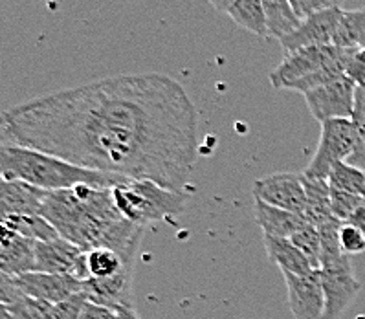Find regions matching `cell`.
Listing matches in <instances>:
<instances>
[{"label": "cell", "instance_id": "obj_1", "mask_svg": "<svg viewBox=\"0 0 365 319\" xmlns=\"http://www.w3.org/2000/svg\"><path fill=\"white\" fill-rule=\"evenodd\" d=\"M2 143L182 191L197 164L198 114L176 79L134 73L41 95L2 114Z\"/></svg>", "mask_w": 365, "mask_h": 319}, {"label": "cell", "instance_id": "obj_2", "mask_svg": "<svg viewBox=\"0 0 365 319\" xmlns=\"http://www.w3.org/2000/svg\"><path fill=\"white\" fill-rule=\"evenodd\" d=\"M43 216L52 222L61 237L83 251L108 248L120 253L127 264L136 263L145 228L121 215L112 189L79 186L48 191Z\"/></svg>", "mask_w": 365, "mask_h": 319}, {"label": "cell", "instance_id": "obj_3", "mask_svg": "<svg viewBox=\"0 0 365 319\" xmlns=\"http://www.w3.org/2000/svg\"><path fill=\"white\" fill-rule=\"evenodd\" d=\"M0 171L4 180H22L44 191L73 189L79 186L96 189H114L129 184V178L110 173H99L79 167L66 160L30 147L2 143L0 147Z\"/></svg>", "mask_w": 365, "mask_h": 319}, {"label": "cell", "instance_id": "obj_4", "mask_svg": "<svg viewBox=\"0 0 365 319\" xmlns=\"http://www.w3.org/2000/svg\"><path fill=\"white\" fill-rule=\"evenodd\" d=\"M118 209L127 220L145 228L150 222L169 220L184 213L185 193L171 191L150 180H133L112 189Z\"/></svg>", "mask_w": 365, "mask_h": 319}, {"label": "cell", "instance_id": "obj_5", "mask_svg": "<svg viewBox=\"0 0 365 319\" xmlns=\"http://www.w3.org/2000/svg\"><path fill=\"white\" fill-rule=\"evenodd\" d=\"M356 138H354V125L352 120H329L322 123L318 149L309 162L303 177L327 180L329 173L339 162H349L354 152Z\"/></svg>", "mask_w": 365, "mask_h": 319}, {"label": "cell", "instance_id": "obj_6", "mask_svg": "<svg viewBox=\"0 0 365 319\" xmlns=\"http://www.w3.org/2000/svg\"><path fill=\"white\" fill-rule=\"evenodd\" d=\"M351 50L352 48H339L334 44H329V46L301 48L297 52L287 53L284 59L270 73L272 87L277 88V90H288L292 83L325 68L327 65L347 56Z\"/></svg>", "mask_w": 365, "mask_h": 319}, {"label": "cell", "instance_id": "obj_7", "mask_svg": "<svg viewBox=\"0 0 365 319\" xmlns=\"http://www.w3.org/2000/svg\"><path fill=\"white\" fill-rule=\"evenodd\" d=\"M358 87L347 75L327 83L323 87L310 90L305 94L307 107L319 123L329 120H351L356 107Z\"/></svg>", "mask_w": 365, "mask_h": 319}, {"label": "cell", "instance_id": "obj_8", "mask_svg": "<svg viewBox=\"0 0 365 319\" xmlns=\"http://www.w3.org/2000/svg\"><path fill=\"white\" fill-rule=\"evenodd\" d=\"M35 272L72 276L81 281L91 279L88 266H86V251L63 237L56 239V241L37 242Z\"/></svg>", "mask_w": 365, "mask_h": 319}, {"label": "cell", "instance_id": "obj_9", "mask_svg": "<svg viewBox=\"0 0 365 319\" xmlns=\"http://www.w3.org/2000/svg\"><path fill=\"white\" fill-rule=\"evenodd\" d=\"M255 200L279 207L292 213L305 215L307 191L305 177L299 173H274L259 178L254 184Z\"/></svg>", "mask_w": 365, "mask_h": 319}, {"label": "cell", "instance_id": "obj_10", "mask_svg": "<svg viewBox=\"0 0 365 319\" xmlns=\"http://www.w3.org/2000/svg\"><path fill=\"white\" fill-rule=\"evenodd\" d=\"M341 14H344V8H334L303 19L299 26L292 33H288L284 39L279 41L284 53L297 52L301 48L334 44V37L336 31H338L339 21H341Z\"/></svg>", "mask_w": 365, "mask_h": 319}, {"label": "cell", "instance_id": "obj_11", "mask_svg": "<svg viewBox=\"0 0 365 319\" xmlns=\"http://www.w3.org/2000/svg\"><path fill=\"white\" fill-rule=\"evenodd\" d=\"M288 292V306L294 319H323L325 315V293L318 272L310 276L283 273Z\"/></svg>", "mask_w": 365, "mask_h": 319}, {"label": "cell", "instance_id": "obj_12", "mask_svg": "<svg viewBox=\"0 0 365 319\" xmlns=\"http://www.w3.org/2000/svg\"><path fill=\"white\" fill-rule=\"evenodd\" d=\"M15 283L30 298L50 303V305H57L73 293L85 290V281L72 276H59V273L30 272L15 277Z\"/></svg>", "mask_w": 365, "mask_h": 319}, {"label": "cell", "instance_id": "obj_13", "mask_svg": "<svg viewBox=\"0 0 365 319\" xmlns=\"http://www.w3.org/2000/svg\"><path fill=\"white\" fill-rule=\"evenodd\" d=\"M134 270H123L121 273L108 279H91L85 281V293L88 301L96 305L107 306L112 310L121 308H134V292H133Z\"/></svg>", "mask_w": 365, "mask_h": 319}, {"label": "cell", "instance_id": "obj_14", "mask_svg": "<svg viewBox=\"0 0 365 319\" xmlns=\"http://www.w3.org/2000/svg\"><path fill=\"white\" fill-rule=\"evenodd\" d=\"M48 191L22 180H4L0 191V216L43 215Z\"/></svg>", "mask_w": 365, "mask_h": 319}, {"label": "cell", "instance_id": "obj_15", "mask_svg": "<svg viewBox=\"0 0 365 319\" xmlns=\"http://www.w3.org/2000/svg\"><path fill=\"white\" fill-rule=\"evenodd\" d=\"M35 246L37 242L22 237L2 226L0 241V270L6 276L19 277L35 272Z\"/></svg>", "mask_w": 365, "mask_h": 319}, {"label": "cell", "instance_id": "obj_16", "mask_svg": "<svg viewBox=\"0 0 365 319\" xmlns=\"http://www.w3.org/2000/svg\"><path fill=\"white\" fill-rule=\"evenodd\" d=\"M319 277H322L323 293H325L323 319H338L360 293V281L354 277V272H323L319 270Z\"/></svg>", "mask_w": 365, "mask_h": 319}, {"label": "cell", "instance_id": "obj_17", "mask_svg": "<svg viewBox=\"0 0 365 319\" xmlns=\"http://www.w3.org/2000/svg\"><path fill=\"white\" fill-rule=\"evenodd\" d=\"M255 220L262 229V235L277 239H290L294 233L309 224L305 215L268 206L261 200H255Z\"/></svg>", "mask_w": 365, "mask_h": 319}, {"label": "cell", "instance_id": "obj_18", "mask_svg": "<svg viewBox=\"0 0 365 319\" xmlns=\"http://www.w3.org/2000/svg\"><path fill=\"white\" fill-rule=\"evenodd\" d=\"M264 242V250L274 264H277L281 273H292V276H310V273L318 272L312 266L305 253L294 244L290 239H277L267 237L262 235Z\"/></svg>", "mask_w": 365, "mask_h": 319}, {"label": "cell", "instance_id": "obj_19", "mask_svg": "<svg viewBox=\"0 0 365 319\" xmlns=\"http://www.w3.org/2000/svg\"><path fill=\"white\" fill-rule=\"evenodd\" d=\"M344 222L338 219H332L319 228L322 235V263L319 270L323 272H352L351 255L345 253L341 241H339V231H341Z\"/></svg>", "mask_w": 365, "mask_h": 319}, {"label": "cell", "instance_id": "obj_20", "mask_svg": "<svg viewBox=\"0 0 365 319\" xmlns=\"http://www.w3.org/2000/svg\"><path fill=\"white\" fill-rule=\"evenodd\" d=\"M305 219L310 226L319 229L323 224H327V222H331L334 219L331 207V186H329V180L305 177Z\"/></svg>", "mask_w": 365, "mask_h": 319}, {"label": "cell", "instance_id": "obj_21", "mask_svg": "<svg viewBox=\"0 0 365 319\" xmlns=\"http://www.w3.org/2000/svg\"><path fill=\"white\" fill-rule=\"evenodd\" d=\"M264 15H267L268 37L272 39H284L301 24L292 8V0H261Z\"/></svg>", "mask_w": 365, "mask_h": 319}, {"label": "cell", "instance_id": "obj_22", "mask_svg": "<svg viewBox=\"0 0 365 319\" xmlns=\"http://www.w3.org/2000/svg\"><path fill=\"white\" fill-rule=\"evenodd\" d=\"M2 226L22 237L31 239L35 242H48L59 239V231L52 222L43 215H11L2 219Z\"/></svg>", "mask_w": 365, "mask_h": 319}, {"label": "cell", "instance_id": "obj_23", "mask_svg": "<svg viewBox=\"0 0 365 319\" xmlns=\"http://www.w3.org/2000/svg\"><path fill=\"white\" fill-rule=\"evenodd\" d=\"M228 15L242 30L268 39L267 15H264L261 0H233Z\"/></svg>", "mask_w": 365, "mask_h": 319}, {"label": "cell", "instance_id": "obj_24", "mask_svg": "<svg viewBox=\"0 0 365 319\" xmlns=\"http://www.w3.org/2000/svg\"><path fill=\"white\" fill-rule=\"evenodd\" d=\"M0 319H52V305L30 298L28 293H17L11 301L0 303Z\"/></svg>", "mask_w": 365, "mask_h": 319}, {"label": "cell", "instance_id": "obj_25", "mask_svg": "<svg viewBox=\"0 0 365 319\" xmlns=\"http://www.w3.org/2000/svg\"><path fill=\"white\" fill-rule=\"evenodd\" d=\"M86 266H88L91 277L94 279H108V277L118 276L129 268L134 270V264H127L121 259L120 253L108 250V248H96V250L86 251Z\"/></svg>", "mask_w": 365, "mask_h": 319}, {"label": "cell", "instance_id": "obj_26", "mask_svg": "<svg viewBox=\"0 0 365 319\" xmlns=\"http://www.w3.org/2000/svg\"><path fill=\"white\" fill-rule=\"evenodd\" d=\"M365 35V8L344 9L338 31L334 37V46L358 48Z\"/></svg>", "mask_w": 365, "mask_h": 319}, {"label": "cell", "instance_id": "obj_27", "mask_svg": "<svg viewBox=\"0 0 365 319\" xmlns=\"http://www.w3.org/2000/svg\"><path fill=\"white\" fill-rule=\"evenodd\" d=\"M327 180H329V186L332 189L365 197V171L356 167V165L349 164V162H339V164H336L331 173H329Z\"/></svg>", "mask_w": 365, "mask_h": 319}, {"label": "cell", "instance_id": "obj_28", "mask_svg": "<svg viewBox=\"0 0 365 319\" xmlns=\"http://www.w3.org/2000/svg\"><path fill=\"white\" fill-rule=\"evenodd\" d=\"M351 120L352 125H354L356 145H354L352 156L349 158V164L356 165L365 171V88L356 90V107H354V114H352Z\"/></svg>", "mask_w": 365, "mask_h": 319}, {"label": "cell", "instance_id": "obj_29", "mask_svg": "<svg viewBox=\"0 0 365 319\" xmlns=\"http://www.w3.org/2000/svg\"><path fill=\"white\" fill-rule=\"evenodd\" d=\"M290 241L305 253V257L312 263V266L319 270V263H322V235H319V229L307 224L299 231L294 233Z\"/></svg>", "mask_w": 365, "mask_h": 319}, {"label": "cell", "instance_id": "obj_30", "mask_svg": "<svg viewBox=\"0 0 365 319\" xmlns=\"http://www.w3.org/2000/svg\"><path fill=\"white\" fill-rule=\"evenodd\" d=\"M364 197H358V194L345 193V191L332 189L331 187V207L334 219L341 220V222H349L354 211L360 207Z\"/></svg>", "mask_w": 365, "mask_h": 319}, {"label": "cell", "instance_id": "obj_31", "mask_svg": "<svg viewBox=\"0 0 365 319\" xmlns=\"http://www.w3.org/2000/svg\"><path fill=\"white\" fill-rule=\"evenodd\" d=\"M86 301H88V298H86L85 290L73 293L65 301L52 305V319H81Z\"/></svg>", "mask_w": 365, "mask_h": 319}, {"label": "cell", "instance_id": "obj_32", "mask_svg": "<svg viewBox=\"0 0 365 319\" xmlns=\"http://www.w3.org/2000/svg\"><path fill=\"white\" fill-rule=\"evenodd\" d=\"M339 241H341V246L347 255H360L365 251V233L349 222H344L341 226Z\"/></svg>", "mask_w": 365, "mask_h": 319}, {"label": "cell", "instance_id": "obj_33", "mask_svg": "<svg viewBox=\"0 0 365 319\" xmlns=\"http://www.w3.org/2000/svg\"><path fill=\"white\" fill-rule=\"evenodd\" d=\"M341 4H344V0H292L294 11L301 21L314 14H319V11L341 8Z\"/></svg>", "mask_w": 365, "mask_h": 319}, {"label": "cell", "instance_id": "obj_34", "mask_svg": "<svg viewBox=\"0 0 365 319\" xmlns=\"http://www.w3.org/2000/svg\"><path fill=\"white\" fill-rule=\"evenodd\" d=\"M345 75L351 79L358 88H365V50L364 48H354L351 59L345 68Z\"/></svg>", "mask_w": 365, "mask_h": 319}, {"label": "cell", "instance_id": "obj_35", "mask_svg": "<svg viewBox=\"0 0 365 319\" xmlns=\"http://www.w3.org/2000/svg\"><path fill=\"white\" fill-rule=\"evenodd\" d=\"M81 319H120V312L107 308V306L96 305L92 301H86Z\"/></svg>", "mask_w": 365, "mask_h": 319}, {"label": "cell", "instance_id": "obj_36", "mask_svg": "<svg viewBox=\"0 0 365 319\" xmlns=\"http://www.w3.org/2000/svg\"><path fill=\"white\" fill-rule=\"evenodd\" d=\"M349 224H352L354 228H358L360 231L365 233V197H364V200H361L360 207H358L356 211H354V215L349 219Z\"/></svg>", "mask_w": 365, "mask_h": 319}, {"label": "cell", "instance_id": "obj_37", "mask_svg": "<svg viewBox=\"0 0 365 319\" xmlns=\"http://www.w3.org/2000/svg\"><path fill=\"white\" fill-rule=\"evenodd\" d=\"M213 8L217 9V11H220V14H226L228 15L230 8H232L233 0H207Z\"/></svg>", "mask_w": 365, "mask_h": 319}, {"label": "cell", "instance_id": "obj_38", "mask_svg": "<svg viewBox=\"0 0 365 319\" xmlns=\"http://www.w3.org/2000/svg\"><path fill=\"white\" fill-rule=\"evenodd\" d=\"M120 312V319H142L140 315L136 314V310L134 308H121Z\"/></svg>", "mask_w": 365, "mask_h": 319}, {"label": "cell", "instance_id": "obj_39", "mask_svg": "<svg viewBox=\"0 0 365 319\" xmlns=\"http://www.w3.org/2000/svg\"><path fill=\"white\" fill-rule=\"evenodd\" d=\"M358 48H364V50H365V35H364V37H361V41H360V44H358Z\"/></svg>", "mask_w": 365, "mask_h": 319}, {"label": "cell", "instance_id": "obj_40", "mask_svg": "<svg viewBox=\"0 0 365 319\" xmlns=\"http://www.w3.org/2000/svg\"><path fill=\"white\" fill-rule=\"evenodd\" d=\"M358 319H365V318H358Z\"/></svg>", "mask_w": 365, "mask_h": 319}]
</instances>
